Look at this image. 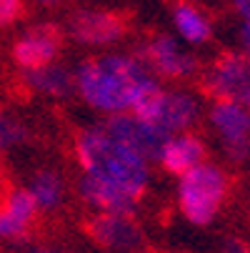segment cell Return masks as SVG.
<instances>
[{
  "instance_id": "1",
  "label": "cell",
  "mask_w": 250,
  "mask_h": 253,
  "mask_svg": "<svg viewBox=\"0 0 250 253\" xmlns=\"http://www.w3.org/2000/svg\"><path fill=\"white\" fill-rule=\"evenodd\" d=\"M78 93L90 108L105 113H128L158 88L150 70L133 55H98L80 63L75 73Z\"/></svg>"
},
{
  "instance_id": "2",
  "label": "cell",
  "mask_w": 250,
  "mask_h": 253,
  "mask_svg": "<svg viewBox=\"0 0 250 253\" xmlns=\"http://www.w3.org/2000/svg\"><path fill=\"white\" fill-rule=\"evenodd\" d=\"M75 156L85 175H93L103 183H110L135 198L148 188L150 170L148 163L128 146L110 138L103 128H85L75 138Z\"/></svg>"
},
{
  "instance_id": "3",
  "label": "cell",
  "mask_w": 250,
  "mask_h": 253,
  "mask_svg": "<svg viewBox=\"0 0 250 253\" xmlns=\"http://www.w3.org/2000/svg\"><path fill=\"white\" fill-rule=\"evenodd\" d=\"M228 193V175L213 163H200L198 168L180 175L178 203L183 215L195 226H208L218 215Z\"/></svg>"
},
{
  "instance_id": "4",
  "label": "cell",
  "mask_w": 250,
  "mask_h": 253,
  "mask_svg": "<svg viewBox=\"0 0 250 253\" xmlns=\"http://www.w3.org/2000/svg\"><path fill=\"white\" fill-rule=\"evenodd\" d=\"M133 116L165 130L168 135H178V133H185L198 121L200 103L190 93L163 90L158 85L133 108Z\"/></svg>"
},
{
  "instance_id": "5",
  "label": "cell",
  "mask_w": 250,
  "mask_h": 253,
  "mask_svg": "<svg viewBox=\"0 0 250 253\" xmlns=\"http://www.w3.org/2000/svg\"><path fill=\"white\" fill-rule=\"evenodd\" d=\"M105 133H108L110 138H115L118 143H123V146H128L133 153H138L143 161H160V153L165 148V143L170 140V135L145 121H140L138 116L133 113H115V116H108V121H105L100 126Z\"/></svg>"
},
{
  "instance_id": "6",
  "label": "cell",
  "mask_w": 250,
  "mask_h": 253,
  "mask_svg": "<svg viewBox=\"0 0 250 253\" xmlns=\"http://www.w3.org/2000/svg\"><path fill=\"white\" fill-rule=\"evenodd\" d=\"M210 126L223 140L230 161L240 163L250 156V113L233 100H215L210 105Z\"/></svg>"
},
{
  "instance_id": "7",
  "label": "cell",
  "mask_w": 250,
  "mask_h": 253,
  "mask_svg": "<svg viewBox=\"0 0 250 253\" xmlns=\"http://www.w3.org/2000/svg\"><path fill=\"white\" fill-rule=\"evenodd\" d=\"M205 88L215 100H233L245 105L250 100V63L245 55L225 53L205 73Z\"/></svg>"
},
{
  "instance_id": "8",
  "label": "cell",
  "mask_w": 250,
  "mask_h": 253,
  "mask_svg": "<svg viewBox=\"0 0 250 253\" xmlns=\"http://www.w3.org/2000/svg\"><path fill=\"white\" fill-rule=\"evenodd\" d=\"M138 60L153 76L163 78H188L198 70V60L185 53L170 35H155V38L145 41L138 50Z\"/></svg>"
},
{
  "instance_id": "9",
  "label": "cell",
  "mask_w": 250,
  "mask_h": 253,
  "mask_svg": "<svg viewBox=\"0 0 250 253\" xmlns=\"http://www.w3.org/2000/svg\"><path fill=\"white\" fill-rule=\"evenodd\" d=\"M68 35L80 45H110L125 35V23L110 10H75L68 20Z\"/></svg>"
},
{
  "instance_id": "10",
  "label": "cell",
  "mask_w": 250,
  "mask_h": 253,
  "mask_svg": "<svg viewBox=\"0 0 250 253\" xmlns=\"http://www.w3.org/2000/svg\"><path fill=\"white\" fill-rule=\"evenodd\" d=\"M60 28L53 23H40L25 30L13 45V58L23 70H38L45 65H53L58 50H60Z\"/></svg>"
},
{
  "instance_id": "11",
  "label": "cell",
  "mask_w": 250,
  "mask_h": 253,
  "mask_svg": "<svg viewBox=\"0 0 250 253\" xmlns=\"http://www.w3.org/2000/svg\"><path fill=\"white\" fill-rule=\"evenodd\" d=\"M85 231L95 243H100L105 248H115V251H130V248L140 246V241H143V231L128 215L95 213L88 221Z\"/></svg>"
},
{
  "instance_id": "12",
  "label": "cell",
  "mask_w": 250,
  "mask_h": 253,
  "mask_svg": "<svg viewBox=\"0 0 250 253\" xmlns=\"http://www.w3.org/2000/svg\"><path fill=\"white\" fill-rule=\"evenodd\" d=\"M35 206L28 188H13L0 203V241H23L35 221Z\"/></svg>"
},
{
  "instance_id": "13",
  "label": "cell",
  "mask_w": 250,
  "mask_h": 253,
  "mask_svg": "<svg viewBox=\"0 0 250 253\" xmlns=\"http://www.w3.org/2000/svg\"><path fill=\"white\" fill-rule=\"evenodd\" d=\"M78 191L83 196V201L88 206H93L98 213H110V215H128L133 218L138 211V198L103 183V180L93 178V175H83L78 180Z\"/></svg>"
},
{
  "instance_id": "14",
  "label": "cell",
  "mask_w": 250,
  "mask_h": 253,
  "mask_svg": "<svg viewBox=\"0 0 250 253\" xmlns=\"http://www.w3.org/2000/svg\"><path fill=\"white\" fill-rule=\"evenodd\" d=\"M205 158V143L198 138V135H190V133H178V135H170V140L165 143V148L160 153V166L173 173V175H185L188 170L198 168Z\"/></svg>"
},
{
  "instance_id": "15",
  "label": "cell",
  "mask_w": 250,
  "mask_h": 253,
  "mask_svg": "<svg viewBox=\"0 0 250 253\" xmlns=\"http://www.w3.org/2000/svg\"><path fill=\"white\" fill-rule=\"evenodd\" d=\"M25 85L50 98H70L78 90L75 76L65 65H45L38 70H25Z\"/></svg>"
},
{
  "instance_id": "16",
  "label": "cell",
  "mask_w": 250,
  "mask_h": 253,
  "mask_svg": "<svg viewBox=\"0 0 250 253\" xmlns=\"http://www.w3.org/2000/svg\"><path fill=\"white\" fill-rule=\"evenodd\" d=\"M173 23H175L178 33H180V38L188 43H195V45L205 43L213 33L208 15L200 8H195L193 3H178L173 8Z\"/></svg>"
},
{
  "instance_id": "17",
  "label": "cell",
  "mask_w": 250,
  "mask_h": 253,
  "mask_svg": "<svg viewBox=\"0 0 250 253\" xmlns=\"http://www.w3.org/2000/svg\"><path fill=\"white\" fill-rule=\"evenodd\" d=\"M30 196L38 211H55L63 206L65 198V180L55 170H38L30 178Z\"/></svg>"
},
{
  "instance_id": "18",
  "label": "cell",
  "mask_w": 250,
  "mask_h": 253,
  "mask_svg": "<svg viewBox=\"0 0 250 253\" xmlns=\"http://www.w3.org/2000/svg\"><path fill=\"white\" fill-rule=\"evenodd\" d=\"M25 140H28V128L10 113L0 111V151H10Z\"/></svg>"
},
{
  "instance_id": "19",
  "label": "cell",
  "mask_w": 250,
  "mask_h": 253,
  "mask_svg": "<svg viewBox=\"0 0 250 253\" xmlns=\"http://www.w3.org/2000/svg\"><path fill=\"white\" fill-rule=\"evenodd\" d=\"M23 15V0H0V25H13Z\"/></svg>"
},
{
  "instance_id": "20",
  "label": "cell",
  "mask_w": 250,
  "mask_h": 253,
  "mask_svg": "<svg viewBox=\"0 0 250 253\" xmlns=\"http://www.w3.org/2000/svg\"><path fill=\"white\" fill-rule=\"evenodd\" d=\"M233 5H235L238 15L243 18L245 28H250V0H233Z\"/></svg>"
},
{
  "instance_id": "21",
  "label": "cell",
  "mask_w": 250,
  "mask_h": 253,
  "mask_svg": "<svg viewBox=\"0 0 250 253\" xmlns=\"http://www.w3.org/2000/svg\"><path fill=\"white\" fill-rule=\"evenodd\" d=\"M223 253H250V246L243 241H225Z\"/></svg>"
},
{
  "instance_id": "22",
  "label": "cell",
  "mask_w": 250,
  "mask_h": 253,
  "mask_svg": "<svg viewBox=\"0 0 250 253\" xmlns=\"http://www.w3.org/2000/svg\"><path fill=\"white\" fill-rule=\"evenodd\" d=\"M240 41H243V48H245V60L250 63V28L243 25V30H240Z\"/></svg>"
},
{
  "instance_id": "23",
  "label": "cell",
  "mask_w": 250,
  "mask_h": 253,
  "mask_svg": "<svg viewBox=\"0 0 250 253\" xmlns=\"http://www.w3.org/2000/svg\"><path fill=\"white\" fill-rule=\"evenodd\" d=\"M0 191H5V163L0 158Z\"/></svg>"
},
{
  "instance_id": "24",
  "label": "cell",
  "mask_w": 250,
  "mask_h": 253,
  "mask_svg": "<svg viewBox=\"0 0 250 253\" xmlns=\"http://www.w3.org/2000/svg\"><path fill=\"white\" fill-rule=\"evenodd\" d=\"M28 253H65V251H55V248H33Z\"/></svg>"
},
{
  "instance_id": "25",
  "label": "cell",
  "mask_w": 250,
  "mask_h": 253,
  "mask_svg": "<svg viewBox=\"0 0 250 253\" xmlns=\"http://www.w3.org/2000/svg\"><path fill=\"white\" fill-rule=\"evenodd\" d=\"M38 3H43V5H58L60 0H38Z\"/></svg>"
},
{
  "instance_id": "26",
  "label": "cell",
  "mask_w": 250,
  "mask_h": 253,
  "mask_svg": "<svg viewBox=\"0 0 250 253\" xmlns=\"http://www.w3.org/2000/svg\"><path fill=\"white\" fill-rule=\"evenodd\" d=\"M243 108H245V111H248V113H250V100H248V103H245V105H243Z\"/></svg>"
}]
</instances>
